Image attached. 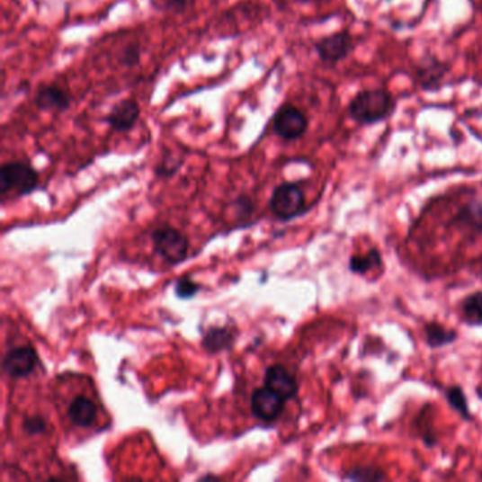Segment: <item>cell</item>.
Masks as SVG:
<instances>
[{"label": "cell", "mask_w": 482, "mask_h": 482, "mask_svg": "<svg viewBox=\"0 0 482 482\" xmlns=\"http://www.w3.org/2000/svg\"><path fill=\"white\" fill-rule=\"evenodd\" d=\"M397 111V100L382 88L362 90L348 103V115L361 126H372L389 120Z\"/></svg>", "instance_id": "cell-1"}, {"label": "cell", "mask_w": 482, "mask_h": 482, "mask_svg": "<svg viewBox=\"0 0 482 482\" xmlns=\"http://www.w3.org/2000/svg\"><path fill=\"white\" fill-rule=\"evenodd\" d=\"M39 173L33 165L21 160L7 162L0 169V192L2 199L6 201L7 197H23L31 194L39 185Z\"/></svg>", "instance_id": "cell-2"}, {"label": "cell", "mask_w": 482, "mask_h": 482, "mask_svg": "<svg viewBox=\"0 0 482 482\" xmlns=\"http://www.w3.org/2000/svg\"><path fill=\"white\" fill-rule=\"evenodd\" d=\"M272 214L281 221H290L306 212V195L296 183L279 184L269 200Z\"/></svg>", "instance_id": "cell-3"}, {"label": "cell", "mask_w": 482, "mask_h": 482, "mask_svg": "<svg viewBox=\"0 0 482 482\" xmlns=\"http://www.w3.org/2000/svg\"><path fill=\"white\" fill-rule=\"evenodd\" d=\"M353 50H355V39L347 29L323 37L314 43V51L321 63L327 66H337L341 61L347 60Z\"/></svg>", "instance_id": "cell-4"}, {"label": "cell", "mask_w": 482, "mask_h": 482, "mask_svg": "<svg viewBox=\"0 0 482 482\" xmlns=\"http://www.w3.org/2000/svg\"><path fill=\"white\" fill-rule=\"evenodd\" d=\"M152 241L155 251L167 263H180L189 254V239L173 227H160L156 229L152 234Z\"/></svg>", "instance_id": "cell-5"}, {"label": "cell", "mask_w": 482, "mask_h": 482, "mask_svg": "<svg viewBox=\"0 0 482 482\" xmlns=\"http://www.w3.org/2000/svg\"><path fill=\"white\" fill-rule=\"evenodd\" d=\"M272 128L281 139L293 142L308 132V118L298 106L286 103L274 113Z\"/></svg>", "instance_id": "cell-6"}, {"label": "cell", "mask_w": 482, "mask_h": 482, "mask_svg": "<svg viewBox=\"0 0 482 482\" xmlns=\"http://www.w3.org/2000/svg\"><path fill=\"white\" fill-rule=\"evenodd\" d=\"M37 363H39L37 351L31 345H19L7 351L4 358V370L13 379H21L31 375L36 370Z\"/></svg>", "instance_id": "cell-7"}, {"label": "cell", "mask_w": 482, "mask_h": 482, "mask_svg": "<svg viewBox=\"0 0 482 482\" xmlns=\"http://www.w3.org/2000/svg\"><path fill=\"white\" fill-rule=\"evenodd\" d=\"M286 400L279 397L271 388L264 387L254 389L251 397V410L256 419L271 423L281 416Z\"/></svg>", "instance_id": "cell-8"}, {"label": "cell", "mask_w": 482, "mask_h": 482, "mask_svg": "<svg viewBox=\"0 0 482 482\" xmlns=\"http://www.w3.org/2000/svg\"><path fill=\"white\" fill-rule=\"evenodd\" d=\"M449 64L437 57H424L413 71V78L424 91H436L449 73Z\"/></svg>", "instance_id": "cell-9"}, {"label": "cell", "mask_w": 482, "mask_h": 482, "mask_svg": "<svg viewBox=\"0 0 482 482\" xmlns=\"http://www.w3.org/2000/svg\"><path fill=\"white\" fill-rule=\"evenodd\" d=\"M140 105L135 100H123L113 105L112 110L106 115L105 122L113 132H129L135 128L140 118Z\"/></svg>", "instance_id": "cell-10"}, {"label": "cell", "mask_w": 482, "mask_h": 482, "mask_svg": "<svg viewBox=\"0 0 482 482\" xmlns=\"http://www.w3.org/2000/svg\"><path fill=\"white\" fill-rule=\"evenodd\" d=\"M264 385L271 388L279 397H283L286 402L298 397L299 382L293 373L284 368L283 365H272L264 373Z\"/></svg>", "instance_id": "cell-11"}, {"label": "cell", "mask_w": 482, "mask_h": 482, "mask_svg": "<svg viewBox=\"0 0 482 482\" xmlns=\"http://www.w3.org/2000/svg\"><path fill=\"white\" fill-rule=\"evenodd\" d=\"M34 105L47 112H66L70 110L71 95L63 86L56 84L41 85L34 94Z\"/></svg>", "instance_id": "cell-12"}, {"label": "cell", "mask_w": 482, "mask_h": 482, "mask_svg": "<svg viewBox=\"0 0 482 482\" xmlns=\"http://www.w3.org/2000/svg\"><path fill=\"white\" fill-rule=\"evenodd\" d=\"M67 416H68L74 426L86 429V427H91L95 423L96 416H98V407L90 397L78 395V397L71 400L70 406L67 410Z\"/></svg>", "instance_id": "cell-13"}, {"label": "cell", "mask_w": 482, "mask_h": 482, "mask_svg": "<svg viewBox=\"0 0 482 482\" xmlns=\"http://www.w3.org/2000/svg\"><path fill=\"white\" fill-rule=\"evenodd\" d=\"M451 224L466 231L482 234V200L472 199L462 204L452 217Z\"/></svg>", "instance_id": "cell-14"}, {"label": "cell", "mask_w": 482, "mask_h": 482, "mask_svg": "<svg viewBox=\"0 0 482 482\" xmlns=\"http://www.w3.org/2000/svg\"><path fill=\"white\" fill-rule=\"evenodd\" d=\"M237 340V331L229 327H211L202 334L201 345L207 353H219L229 350Z\"/></svg>", "instance_id": "cell-15"}, {"label": "cell", "mask_w": 482, "mask_h": 482, "mask_svg": "<svg viewBox=\"0 0 482 482\" xmlns=\"http://www.w3.org/2000/svg\"><path fill=\"white\" fill-rule=\"evenodd\" d=\"M423 333H424V343L432 350L447 347L459 340V333L456 330L442 326L439 321H429L424 324Z\"/></svg>", "instance_id": "cell-16"}, {"label": "cell", "mask_w": 482, "mask_h": 482, "mask_svg": "<svg viewBox=\"0 0 482 482\" xmlns=\"http://www.w3.org/2000/svg\"><path fill=\"white\" fill-rule=\"evenodd\" d=\"M460 317L469 327H482V290L472 291L460 301Z\"/></svg>", "instance_id": "cell-17"}, {"label": "cell", "mask_w": 482, "mask_h": 482, "mask_svg": "<svg viewBox=\"0 0 482 482\" xmlns=\"http://www.w3.org/2000/svg\"><path fill=\"white\" fill-rule=\"evenodd\" d=\"M351 273L365 276L372 271L383 269V256L379 249L372 248L365 254H353L348 262Z\"/></svg>", "instance_id": "cell-18"}, {"label": "cell", "mask_w": 482, "mask_h": 482, "mask_svg": "<svg viewBox=\"0 0 482 482\" xmlns=\"http://www.w3.org/2000/svg\"><path fill=\"white\" fill-rule=\"evenodd\" d=\"M343 479L353 482H380L388 481L389 477L377 466H355L345 471Z\"/></svg>", "instance_id": "cell-19"}, {"label": "cell", "mask_w": 482, "mask_h": 482, "mask_svg": "<svg viewBox=\"0 0 482 482\" xmlns=\"http://www.w3.org/2000/svg\"><path fill=\"white\" fill-rule=\"evenodd\" d=\"M444 397H446L450 407L454 412L459 413V416L461 419L467 420V422L472 420L471 410H469L466 392H464V389L460 385H451V387L446 388Z\"/></svg>", "instance_id": "cell-20"}, {"label": "cell", "mask_w": 482, "mask_h": 482, "mask_svg": "<svg viewBox=\"0 0 482 482\" xmlns=\"http://www.w3.org/2000/svg\"><path fill=\"white\" fill-rule=\"evenodd\" d=\"M140 57H142V47H140V44L130 43L123 47L118 60H120V66L126 67V68H132V67L138 66L140 63Z\"/></svg>", "instance_id": "cell-21"}, {"label": "cell", "mask_w": 482, "mask_h": 482, "mask_svg": "<svg viewBox=\"0 0 482 482\" xmlns=\"http://www.w3.org/2000/svg\"><path fill=\"white\" fill-rule=\"evenodd\" d=\"M194 0H159V4H156V9L165 13L180 14L189 11Z\"/></svg>", "instance_id": "cell-22"}, {"label": "cell", "mask_w": 482, "mask_h": 482, "mask_svg": "<svg viewBox=\"0 0 482 482\" xmlns=\"http://www.w3.org/2000/svg\"><path fill=\"white\" fill-rule=\"evenodd\" d=\"M175 296L183 300H189L194 298L200 291V284L189 278H183L177 281L174 286Z\"/></svg>", "instance_id": "cell-23"}, {"label": "cell", "mask_w": 482, "mask_h": 482, "mask_svg": "<svg viewBox=\"0 0 482 482\" xmlns=\"http://www.w3.org/2000/svg\"><path fill=\"white\" fill-rule=\"evenodd\" d=\"M183 165L182 159H174V157H167L163 159L162 162L156 167V175H159L162 179H169L175 173L179 172L180 165Z\"/></svg>", "instance_id": "cell-24"}, {"label": "cell", "mask_w": 482, "mask_h": 482, "mask_svg": "<svg viewBox=\"0 0 482 482\" xmlns=\"http://www.w3.org/2000/svg\"><path fill=\"white\" fill-rule=\"evenodd\" d=\"M24 432L29 434V436H40V434H44V433L47 432V424L46 419L41 416H31L26 417L24 419L23 424Z\"/></svg>", "instance_id": "cell-25"}, {"label": "cell", "mask_w": 482, "mask_h": 482, "mask_svg": "<svg viewBox=\"0 0 482 482\" xmlns=\"http://www.w3.org/2000/svg\"><path fill=\"white\" fill-rule=\"evenodd\" d=\"M235 211L238 217H248L254 212V202L246 195H241L234 201Z\"/></svg>", "instance_id": "cell-26"}, {"label": "cell", "mask_w": 482, "mask_h": 482, "mask_svg": "<svg viewBox=\"0 0 482 482\" xmlns=\"http://www.w3.org/2000/svg\"><path fill=\"white\" fill-rule=\"evenodd\" d=\"M301 2H316V4H321V2H330V0H301Z\"/></svg>", "instance_id": "cell-27"}, {"label": "cell", "mask_w": 482, "mask_h": 482, "mask_svg": "<svg viewBox=\"0 0 482 482\" xmlns=\"http://www.w3.org/2000/svg\"><path fill=\"white\" fill-rule=\"evenodd\" d=\"M388 2H390V0H388Z\"/></svg>", "instance_id": "cell-28"}]
</instances>
